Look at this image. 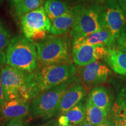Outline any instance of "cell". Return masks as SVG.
Returning a JSON list of instances; mask_svg holds the SVG:
<instances>
[{"mask_svg":"<svg viewBox=\"0 0 126 126\" xmlns=\"http://www.w3.org/2000/svg\"><path fill=\"white\" fill-rule=\"evenodd\" d=\"M76 68L72 64L44 66L28 74L27 94L29 100L73 78Z\"/></svg>","mask_w":126,"mask_h":126,"instance_id":"cell-1","label":"cell"},{"mask_svg":"<svg viewBox=\"0 0 126 126\" xmlns=\"http://www.w3.org/2000/svg\"><path fill=\"white\" fill-rule=\"evenodd\" d=\"M35 45L38 61L43 66L72 64L71 41L66 34L47 35Z\"/></svg>","mask_w":126,"mask_h":126,"instance_id":"cell-2","label":"cell"},{"mask_svg":"<svg viewBox=\"0 0 126 126\" xmlns=\"http://www.w3.org/2000/svg\"><path fill=\"white\" fill-rule=\"evenodd\" d=\"M6 64L31 73L37 68V53L35 43L23 36L11 39L6 51Z\"/></svg>","mask_w":126,"mask_h":126,"instance_id":"cell-3","label":"cell"},{"mask_svg":"<svg viewBox=\"0 0 126 126\" xmlns=\"http://www.w3.org/2000/svg\"><path fill=\"white\" fill-rule=\"evenodd\" d=\"M72 8L74 14V20L70 33L72 42L85 37L103 29L101 5L79 4Z\"/></svg>","mask_w":126,"mask_h":126,"instance_id":"cell-4","label":"cell"},{"mask_svg":"<svg viewBox=\"0 0 126 126\" xmlns=\"http://www.w3.org/2000/svg\"><path fill=\"white\" fill-rule=\"evenodd\" d=\"M74 81V78L39 94L32 100L29 114L33 117H50L58 111L60 102L64 94Z\"/></svg>","mask_w":126,"mask_h":126,"instance_id":"cell-5","label":"cell"},{"mask_svg":"<svg viewBox=\"0 0 126 126\" xmlns=\"http://www.w3.org/2000/svg\"><path fill=\"white\" fill-rule=\"evenodd\" d=\"M28 74L7 64L0 70V78L5 101L17 98L29 100L27 94Z\"/></svg>","mask_w":126,"mask_h":126,"instance_id":"cell-6","label":"cell"},{"mask_svg":"<svg viewBox=\"0 0 126 126\" xmlns=\"http://www.w3.org/2000/svg\"><path fill=\"white\" fill-rule=\"evenodd\" d=\"M22 31L32 42H39L50 33L51 22L46 14L44 6L20 17Z\"/></svg>","mask_w":126,"mask_h":126,"instance_id":"cell-7","label":"cell"},{"mask_svg":"<svg viewBox=\"0 0 126 126\" xmlns=\"http://www.w3.org/2000/svg\"><path fill=\"white\" fill-rule=\"evenodd\" d=\"M102 24L116 40L126 26V14L116 0H107L102 6Z\"/></svg>","mask_w":126,"mask_h":126,"instance_id":"cell-8","label":"cell"},{"mask_svg":"<svg viewBox=\"0 0 126 126\" xmlns=\"http://www.w3.org/2000/svg\"><path fill=\"white\" fill-rule=\"evenodd\" d=\"M108 50L109 47L103 46H72V59L77 65L84 67L99 60L105 59L108 54Z\"/></svg>","mask_w":126,"mask_h":126,"instance_id":"cell-9","label":"cell"},{"mask_svg":"<svg viewBox=\"0 0 126 126\" xmlns=\"http://www.w3.org/2000/svg\"><path fill=\"white\" fill-rule=\"evenodd\" d=\"M111 74V70L108 66L99 61L82 67L80 71L83 82L89 86L105 82Z\"/></svg>","mask_w":126,"mask_h":126,"instance_id":"cell-10","label":"cell"},{"mask_svg":"<svg viewBox=\"0 0 126 126\" xmlns=\"http://www.w3.org/2000/svg\"><path fill=\"white\" fill-rule=\"evenodd\" d=\"M86 94V91L82 85L72 83L61 99L58 109L59 114H65L68 110L81 102Z\"/></svg>","mask_w":126,"mask_h":126,"instance_id":"cell-11","label":"cell"},{"mask_svg":"<svg viewBox=\"0 0 126 126\" xmlns=\"http://www.w3.org/2000/svg\"><path fill=\"white\" fill-rule=\"evenodd\" d=\"M29 100L17 98L6 101L0 109V114L3 118L14 119L25 117L29 113Z\"/></svg>","mask_w":126,"mask_h":126,"instance_id":"cell-12","label":"cell"},{"mask_svg":"<svg viewBox=\"0 0 126 126\" xmlns=\"http://www.w3.org/2000/svg\"><path fill=\"white\" fill-rule=\"evenodd\" d=\"M116 39L110 32L102 29L83 38L72 42V46L89 45L110 47L114 45Z\"/></svg>","mask_w":126,"mask_h":126,"instance_id":"cell-13","label":"cell"},{"mask_svg":"<svg viewBox=\"0 0 126 126\" xmlns=\"http://www.w3.org/2000/svg\"><path fill=\"white\" fill-rule=\"evenodd\" d=\"M105 60L116 73L126 77V52L113 46L109 47Z\"/></svg>","mask_w":126,"mask_h":126,"instance_id":"cell-14","label":"cell"},{"mask_svg":"<svg viewBox=\"0 0 126 126\" xmlns=\"http://www.w3.org/2000/svg\"><path fill=\"white\" fill-rule=\"evenodd\" d=\"M74 20V14L72 8L65 13L57 18L51 22L50 33L53 35H64L70 32Z\"/></svg>","mask_w":126,"mask_h":126,"instance_id":"cell-15","label":"cell"},{"mask_svg":"<svg viewBox=\"0 0 126 126\" xmlns=\"http://www.w3.org/2000/svg\"><path fill=\"white\" fill-rule=\"evenodd\" d=\"M92 103L109 114L111 110V99L110 93L104 86L93 88L88 96Z\"/></svg>","mask_w":126,"mask_h":126,"instance_id":"cell-16","label":"cell"},{"mask_svg":"<svg viewBox=\"0 0 126 126\" xmlns=\"http://www.w3.org/2000/svg\"><path fill=\"white\" fill-rule=\"evenodd\" d=\"M85 120L89 123L99 126L106 120L108 113L94 105L88 99L85 106Z\"/></svg>","mask_w":126,"mask_h":126,"instance_id":"cell-17","label":"cell"},{"mask_svg":"<svg viewBox=\"0 0 126 126\" xmlns=\"http://www.w3.org/2000/svg\"><path fill=\"white\" fill-rule=\"evenodd\" d=\"M44 8L47 17L51 22L70 9L67 4L61 0H46Z\"/></svg>","mask_w":126,"mask_h":126,"instance_id":"cell-18","label":"cell"},{"mask_svg":"<svg viewBox=\"0 0 126 126\" xmlns=\"http://www.w3.org/2000/svg\"><path fill=\"white\" fill-rule=\"evenodd\" d=\"M45 2V0H22L13 7L14 12L16 16L20 18L25 14L42 7Z\"/></svg>","mask_w":126,"mask_h":126,"instance_id":"cell-19","label":"cell"},{"mask_svg":"<svg viewBox=\"0 0 126 126\" xmlns=\"http://www.w3.org/2000/svg\"><path fill=\"white\" fill-rule=\"evenodd\" d=\"M65 116L71 125H78L85 120V108L81 102L77 104L65 113Z\"/></svg>","mask_w":126,"mask_h":126,"instance_id":"cell-20","label":"cell"},{"mask_svg":"<svg viewBox=\"0 0 126 126\" xmlns=\"http://www.w3.org/2000/svg\"><path fill=\"white\" fill-rule=\"evenodd\" d=\"M111 110V114L122 119L126 123V88L118 94Z\"/></svg>","mask_w":126,"mask_h":126,"instance_id":"cell-21","label":"cell"},{"mask_svg":"<svg viewBox=\"0 0 126 126\" xmlns=\"http://www.w3.org/2000/svg\"><path fill=\"white\" fill-rule=\"evenodd\" d=\"M12 39L10 32L0 20V50L7 48Z\"/></svg>","mask_w":126,"mask_h":126,"instance_id":"cell-22","label":"cell"},{"mask_svg":"<svg viewBox=\"0 0 126 126\" xmlns=\"http://www.w3.org/2000/svg\"><path fill=\"white\" fill-rule=\"evenodd\" d=\"M116 41L119 48H126V26L121 32L119 36L116 39Z\"/></svg>","mask_w":126,"mask_h":126,"instance_id":"cell-23","label":"cell"},{"mask_svg":"<svg viewBox=\"0 0 126 126\" xmlns=\"http://www.w3.org/2000/svg\"><path fill=\"white\" fill-rule=\"evenodd\" d=\"M5 126H24L22 118L12 119L8 122Z\"/></svg>","mask_w":126,"mask_h":126,"instance_id":"cell-24","label":"cell"},{"mask_svg":"<svg viewBox=\"0 0 126 126\" xmlns=\"http://www.w3.org/2000/svg\"><path fill=\"white\" fill-rule=\"evenodd\" d=\"M99 126H115V123L114 122V120H113L111 115L110 114L109 116L108 117H107L104 122Z\"/></svg>","mask_w":126,"mask_h":126,"instance_id":"cell-25","label":"cell"},{"mask_svg":"<svg viewBox=\"0 0 126 126\" xmlns=\"http://www.w3.org/2000/svg\"><path fill=\"white\" fill-rule=\"evenodd\" d=\"M110 114L112 116L113 120H114V122L115 123V126H126V122L121 118L119 117H117V116H115L114 115L110 113Z\"/></svg>","mask_w":126,"mask_h":126,"instance_id":"cell-26","label":"cell"},{"mask_svg":"<svg viewBox=\"0 0 126 126\" xmlns=\"http://www.w3.org/2000/svg\"><path fill=\"white\" fill-rule=\"evenodd\" d=\"M7 63L6 53L4 51L0 50V70Z\"/></svg>","mask_w":126,"mask_h":126,"instance_id":"cell-27","label":"cell"},{"mask_svg":"<svg viewBox=\"0 0 126 126\" xmlns=\"http://www.w3.org/2000/svg\"><path fill=\"white\" fill-rule=\"evenodd\" d=\"M5 99L4 91H3V88L2 84H1V78H0V109L2 106L5 102Z\"/></svg>","mask_w":126,"mask_h":126,"instance_id":"cell-28","label":"cell"},{"mask_svg":"<svg viewBox=\"0 0 126 126\" xmlns=\"http://www.w3.org/2000/svg\"><path fill=\"white\" fill-rule=\"evenodd\" d=\"M57 122L60 125L63 126H67L70 124L65 115H61L60 117L59 118V119H58Z\"/></svg>","mask_w":126,"mask_h":126,"instance_id":"cell-29","label":"cell"},{"mask_svg":"<svg viewBox=\"0 0 126 126\" xmlns=\"http://www.w3.org/2000/svg\"><path fill=\"white\" fill-rule=\"evenodd\" d=\"M118 3L126 14V0H119Z\"/></svg>","mask_w":126,"mask_h":126,"instance_id":"cell-30","label":"cell"},{"mask_svg":"<svg viewBox=\"0 0 126 126\" xmlns=\"http://www.w3.org/2000/svg\"><path fill=\"white\" fill-rule=\"evenodd\" d=\"M46 126H74L73 125H71V124H69V125L67 126H63V125H60L59 123H58L57 121L56 122H52L50 123H48L47 124H46Z\"/></svg>","mask_w":126,"mask_h":126,"instance_id":"cell-31","label":"cell"},{"mask_svg":"<svg viewBox=\"0 0 126 126\" xmlns=\"http://www.w3.org/2000/svg\"><path fill=\"white\" fill-rule=\"evenodd\" d=\"M8 2H9V4L12 6V7H14V6L16 5V4H18V3L21 2L22 0H7Z\"/></svg>","mask_w":126,"mask_h":126,"instance_id":"cell-32","label":"cell"},{"mask_svg":"<svg viewBox=\"0 0 126 126\" xmlns=\"http://www.w3.org/2000/svg\"><path fill=\"white\" fill-rule=\"evenodd\" d=\"M77 126H94V125H93V124L89 123H88V122H86L85 120L83 121L82 123H81V124L77 125Z\"/></svg>","mask_w":126,"mask_h":126,"instance_id":"cell-33","label":"cell"},{"mask_svg":"<svg viewBox=\"0 0 126 126\" xmlns=\"http://www.w3.org/2000/svg\"><path fill=\"white\" fill-rule=\"evenodd\" d=\"M81 1H84V2H86V1H94V0H79Z\"/></svg>","mask_w":126,"mask_h":126,"instance_id":"cell-34","label":"cell"},{"mask_svg":"<svg viewBox=\"0 0 126 126\" xmlns=\"http://www.w3.org/2000/svg\"><path fill=\"white\" fill-rule=\"evenodd\" d=\"M118 48H119V47H118ZM120 49H121L122 50H123V51L126 52V48H120Z\"/></svg>","mask_w":126,"mask_h":126,"instance_id":"cell-35","label":"cell"},{"mask_svg":"<svg viewBox=\"0 0 126 126\" xmlns=\"http://www.w3.org/2000/svg\"><path fill=\"white\" fill-rule=\"evenodd\" d=\"M3 1V0H0V3H1V2H2Z\"/></svg>","mask_w":126,"mask_h":126,"instance_id":"cell-36","label":"cell"},{"mask_svg":"<svg viewBox=\"0 0 126 126\" xmlns=\"http://www.w3.org/2000/svg\"></svg>","mask_w":126,"mask_h":126,"instance_id":"cell-37","label":"cell"}]
</instances>
